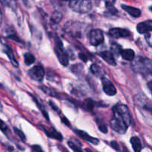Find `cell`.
I'll return each mask as SVG.
<instances>
[{
	"mask_svg": "<svg viewBox=\"0 0 152 152\" xmlns=\"http://www.w3.org/2000/svg\"><path fill=\"white\" fill-rule=\"evenodd\" d=\"M64 31L75 38H82L87 33L88 26L78 21H68L64 27Z\"/></svg>",
	"mask_w": 152,
	"mask_h": 152,
	"instance_id": "1",
	"label": "cell"
},
{
	"mask_svg": "<svg viewBox=\"0 0 152 152\" xmlns=\"http://www.w3.org/2000/svg\"><path fill=\"white\" fill-rule=\"evenodd\" d=\"M79 57H80V58H81V59L84 61V62H87V61H88V58H87V57L86 56L84 53H80Z\"/></svg>",
	"mask_w": 152,
	"mask_h": 152,
	"instance_id": "33",
	"label": "cell"
},
{
	"mask_svg": "<svg viewBox=\"0 0 152 152\" xmlns=\"http://www.w3.org/2000/svg\"><path fill=\"white\" fill-rule=\"evenodd\" d=\"M137 31L140 34H145L152 31V20H146L139 23L137 26Z\"/></svg>",
	"mask_w": 152,
	"mask_h": 152,
	"instance_id": "11",
	"label": "cell"
},
{
	"mask_svg": "<svg viewBox=\"0 0 152 152\" xmlns=\"http://www.w3.org/2000/svg\"><path fill=\"white\" fill-rule=\"evenodd\" d=\"M14 131H15L16 134L18 136V137L20 139V140H23V142L26 141V135H25V134L23 132V131H20V129H18V128H14Z\"/></svg>",
	"mask_w": 152,
	"mask_h": 152,
	"instance_id": "25",
	"label": "cell"
},
{
	"mask_svg": "<svg viewBox=\"0 0 152 152\" xmlns=\"http://www.w3.org/2000/svg\"><path fill=\"white\" fill-rule=\"evenodd\" d=\"M43 131H44V132L46 133V135H47L49 137H50V138L55 139V140H59V141H61V140H63L62 135H61L59 132H58V131H55L54 128H51L49 131V130L45 129L44 128H43Z\"/></svg>",
	"mask_w": 152,
	"mask_h": 152,
	"instance_id": "15",
	"label": "cell"
},
{
	"mask_svg": "<svg viewBox=\"0 0 152 152\" xmlns=\"http://www.w3.org/2000/svg\"><path fill=\"white\" fill-rule=\"evenodd\" d=\"M75 132L78 134L80 137L83 139V140H86V141L92 143V144L94 145H98L99 142V140L98 139L94 138V137H91V136L89 135L88 134H87L86 132L83 131H80V130H75Z\"/></svg>",
	"mask_w": 152,
	"mask_h": 152,
	"instance_id": "13",
	"label": "cell"
},
{
	"mask_svg": "<svg viewBox=\"0 0 152 152\" xmlns=\"http://www.w3.org/2000/svg\"><path fill=\"white\" fill-rule=\"evenodd\" d=\"M0 2H2L4 5H6V6L11 7V8L14 7V0H0Z\"/></svg>",
	"mask_w": 152,
	"mask_h": 152,
	"instance_id": "27",
	"label": "cell"
},
{
	"mask_svg": "<svg viewBox=\"0 0 152 152\" xmlns=\"http://www.w3.org/2000/svg\"><path fill=\"white\" fill-rule=\"evenodd\" d=\"M131 67L140 74H148L152 70V62L146 58L137 57L132 61Z\"/></svg>",
	"mask_w": 152,
	"mask_h": 152,
	"instance_id": "3",
	"label": "cell"
},
{
	"mask_svg": "<svg viewBox=\"0 0 152 152\" xmlns=\"http://www.w3.org/2000/svg\"><path fill=\"white\" fill-rule=\"evenodd\" d=\"M68 145L69 146L70 148H71L72 150L74 152H83L82 150H81V149L78 146L76 145L75 144H74L72 142L69 141L68 142Z\"/></svg>",
	"mask_w": 152,
	"mask_h": 152,
	"instance_id": "26",
	"label": "cell"
},
{
	"mask_svg": "<svg viewBox=\"0 0 152 152\" xmlns=\"http://www.w3.org/2000/svg\"><path fill=\"white\" fill-rule=\"evenodd\" d=\"M2 11L0 9V26L2 24Z\"/></svg>",
	"mask_w": 152,
	"mask_h": 152,
	"instance_id": "36",
	"label": "cell"
},
{
	"mask_svg": "<svg viewBox=\"0 0 152 152\" xmlns=\"http://www.w3.org/2000/svg\"><path fill=\"white\" fill-rule=\"evenodd\" d=\"M102 79V89H103V91L106 93L107 95L110 96H115L116 94V89L115 87V86L113 85L112 82L110 81L109 79H107L105 77L101 78Z\"/></svg>",
	"mask_w": 152,
	"mask_h": 152,
	"instance_id": "9",
	"label": "cell"
},
{
	"mask_svg": "<svg viewBox=\"0 0 152 152\" xmlns=\"http://www.w3.org/2000/svg\"><path fill=\"white\" fill-rule=\"evenodd\" d=\"M99 56L105 61V62L107 63L109 65L115 66L116 65V60L113 57V54L111 52H108V51H104V52H100L99 54Z\"/></svg>",
	"mask_w": 152,
	"mask_h": 152,
	"instance_id": "12",
	"label": "cell"
},
{
	"mask_svg": "<svg viewBox=\"0 0 152 152\" xmlns=\"http://www.w3.org/2000/svg\"><path fill=\"white\" fill-rule=\"evenodd\" d=\"M131 143L134 152H141L142 147V144H141V142H140V140L138 138V137H131Z\"/></svg>",
	"mask_w": 152,
	"mask_h": 152,
	"instance_id": "17",
	"label": "cell"
},
{
	"mask_svg": "<svg viewBox=\"0 0 152 152\" xmlns=\"http://www.w3.org/2000/svg\"><path fill=\"white\" fill-rule=\"evenodd\" d=\"M109 35L113 38L128 37L131 35V32L125 28H114L109 30Z\"/></svg>",
	"mask_w": 152,
	"mask_h": 152,
	"instance_id": "10",
	"label": "cell"
},
{
	"mask_svg": "<svg viewBox=\"0 0 152 152\" xmlns=\"http://www.w3.org/2000/svg\"><path fill=\"white\" fill-rule=\"evenodd\" d=\"M113 117L119 120L122 121L128 127L131 124V111L125 104H118L113 107Z\"/></svg>",
	"mask_w": 152,
	"mask_h": 152,
	"instance_id": "2",
	"label": "cell"
},
{
	"mask_svg": "<svg viewBox=\"0 0 152 152\" xmlns=\"http://www.w3.org/2000/svg\"><path fill=\"white\" fill-rule=\"evenodd\" d=\"M64 1H67V0H64Z\"/></svg>",
	"mask_w": 152,
	"mask_h": 152,
	"instance_id": "41",
	"label": "cell"
},
{
	"mask_svg": "<svg viewBox=\"0 0 152 152\" xmlns=\"http://www.w3.org/2000/svg\"><path fill=\"white\" fill-rule=\"evenodd\" d=\"M120 55H122V58L128 61H132L135 58V53L132 49H124L120 52Z\"/></svg>",
	"mask_w": 152,
	"mask_h": 152,
	"instance_id": "16",
	"label": "cell"
},
{
	"mask_svg": "<svg viewBox=\"0 0 152 152\" xmlns=\"http://www.w3.org/2000/svg\"><path fill=\"white\" fill-rule=\"evenodd\" d=\"M98 127H99V131L103 133V134H107V127L103 122L100 121V122H98Z\"/></svg>",
	"mask_w": 152,
	"mask_h": 152,
	"instance_id": "24",
	"label": "cell"
},
{
	"mask_svg": "<svg viewBox=\"0 0 152 152\" xmlns=\"http://www.w3.org/2000/svg\"><path fill=\"white\" fill-rule=\"evenodd\" d=\"M90 70H91V72L93 73L94 75H96V77H99V78H103L104 77V70L101 68L99 66H98L97 64H92L91 66H90Z\"/></svg>",
	"mask_w": 152,
	"mask_h": 152,
	"instance_id": "18",
	"label": "cell"
},
{
	"mask_svg": "<svg viewBox=\"0 0 152 152\" xmlns=\"http://www.w3.org/2000/svg\"><path fill=\"white\" fill-rule=\"evenodd\" d=\"M145 39L147 43H148V45L152 47V33L151 32H149V33L145 34Z\"/></svg>",
	"mask_w": 152,
	"mask_h": 152,
	"instance_id": "28",
	"label": "cell"
},
{
	"mask_svg": "<svg viewBox=\"0 0 152 152\" xmlns=\"http://www.w3.org/2000/svg\"><path fill=\"white\" fill-rule=\"evenodd\" d=\"M110 125L111 128L114 131H116V132L119 133L120 134H125L128 128L124 122L119 120V119H116L115 117H113L110 119Z\"/></svg>",
	"mask_w": 152,
	"mask_h": 152,
	"instance_id": "8",
	"label": "cell"
},
{
	"mask_svg": "<svg viewBox=\"0 0 152 152\" xmlns=\"http://www.w3.org/2000/svg\"><path fill=\"white\" fill-rule=\"evenodd\" d=\"M4 51H5V54H6V55H8V58H9L11 64H12L14 66H18V62H17V61L16 60L15 56H14V52H13L12 49H10L8 46H6V48H5V49Z\"/></svg>",
	"mask_w": 152,
	"mask_h": 152,
	"instance_id": "19",
	"label": "cell"
},
{
	"mask_svg": "<svg viewBox=\"0 0 152 152\" xmlns=\"http://www.w3.org/2000/svg\"><path fill=\"white\" fill-rule=\"evenodd\" d=\"M24 61L26 65H31L35 62V58L30 52H26L24 55Z\"/></svg>",
	"mask_w": 152,
	"mask_h": 152,
	"instance_id": "20",
	"label": "cell"
},
{
	"mask_svg": "<svg viewBox=\"0 0 152 152\" xmlns=\"http://www.w3.org/2000/svg\"><path fill=\"white\" fill-rule=\"evenodd\" d=\"M2 110V104L1 102V100H0V112Z\"/></svg>",
	"mask_w": 152,
	"mask_h": 152,
	"instance_id": "38",
	"label": "cell"
},
{
	"mask_svg": "<svg viewBox=\"0 0 152 152\" xmlns=\"http://www.w3.org/2000/svg\"><path fill=\"white\" fill-rule=\"evenodd\" d=\"M122 8L124 11H126L128 14H130L133 17H139L141 15V11H140V9L137 8L126 5H122Z\"/></svg>",
	"mask_w": 152,
	"mask_h": 152,
	"instance_id": "14",
	"label": "cell"
},
{
	"mask_svg": "<svg viewBox=\"0 0 152 152\" xmlns=\"http://www.w3.org/2000/svg\"><path fill=\"white\" fill-rule=\"evenodd\" d=\"M32 148H33V150L35 152H43L42 148L40 147V145H33L32 146Z\"/></svg>",
	"mask_w": 152,
	"mask_h": 152,
	"instance_id": "32",
	"label": "cell"
},
{
	"mask_svg": "<svg viewBox=\"0 0 152 152\" xmlns=\"http://www.w3.org/2000/svg\"><path fill=\"white\" fill-rule=\"evenodd\" d=\"M115 1H116V0H104L105 5H106L107 8L113 6L114 3H115Z\"/></svg>",
	"mask_w": 152,
	"mask_h": 152,
	"instance_id": "31",
	"label": "cell"
},
{
	"mask_svg": "<svg viewBox=\"0 0 152 152\" xmlns=\"http://www.w3.org/2000/svg\"><path fill=\"white\" fill-rule=\"evenodd\" d=\"M40 89H41V90H43L44 93H46V94L49 95V96H53V97H56V98L59 97V95H58V93H57L55 90H52V89H49V87L42 86V87H40Z\"/></svg>",
	"mask_w": 152,
	"mask_h": 152,
	"instance_id": "21",
	"label": "cell"
},
{
	"mask_svg": "<svg viewBox=\"0 0 152 152\" xmlns=\"http://www.w3.org/2000/svg\"><path fill=\"white\" fill-rule=\"evenodd\" d=\"M123 152H129L128 149L125 145H123Z\"/></svg>",
	"mask_w": 152,
	"mask_h": 152,
	"instance_id": "37",
	"label": "cell"
},
{
	"mask_svg": "<svg viewBox=\"0 0 152 152\" xmlns=\"http://www.w3.org/2000/svg\"><path fill=\"white\" fill-rule=\"evenodd\" d=\"M63 152H67V151H66V149H64V150H63Z\"/></svg>",
	"mask_w": 152,
	"mask_h": 152,
	"instance_id": "39",
	"label": "cell"
},
{
	"mask_svg": "<svg viewBox=\"0 0 152 152\" xmlns=\"http://www.w3.org/2000/svg\"><path fill=\"white\" fill-rule=\"evenodd\" d=\"M0 130L2 131H6L8 130V126L2 119H0Z\"/></svg>",
	"mask_w": 152,
	"mask_h": 152,
	"instance_id": "29",
	"label": "cell"
},
{
	"mask_svg": "<svg viewBox=\"0 0 152 152\" xmlns=\"http://www.w3.org/2000/svg\"><path fill=\"white\" fill-rule=\"evenodd\" d=\"M84 107L87 110H93L95 107V102L92 99H87L84 102Z\"/></svg>",
	"mask_w": 152,
	"mask_h": 152,
	"instance_id": "22",
	"label": "cell"
},
{
	"mask_svg": "<svg viewBox=\"0 0 152 152\" xmlns=\"http://www.w3.org/2000/svg\"><path fill=\"white\" fill-rule=\"evenodd\" d=\"M70 8L75 12L86 14L92 9V2L90 0H69Z\"/></svg>",
	"mask_w": 152,
	"mask_h": 152,
	"instance_id": "4",
	"label": "cell"
},
{
	"mask_svg": "<svg viewBox=\"0 0 152 152\" xmlns=\"http://www.w3.org/2000/svg\"><path fill=\"white\" fill-rule=\"evenodd\" d=\"M28 75L34 81L40 82L44 78L45 70L42 66H35L29 70Z\"/></svg>",
	"mask_w": 152,
	"mask_h": 152,
	"instance_id": "7",
	"label": "cell"
},
{
	"mask_svg": "<svg viewBox=\"0 0 152 152\" xmlns=\"http://www.w3.org/2000/svg\"><path fill=\"white\" fill-rule=\"evenodd\" d=\"M55 52L59 60L60 63L63 66H67L69 64V57L67 53L65 52L63 43L59 38L57 37L55 40Z\"/></svg>",
	"mask_w": 152,
	"mask_h": 152,
	"instance_id": "5",
	"label": "cell"
},
{
	"mask_svg": "<svg viewBox=\"0 0 152 152\" xmlns=\"http://www.w3.org/2000/svg\"><path fill=\"white\" fill-rule=\"evenodd\" d=\"M88 39L92 46H97L103 43L104 37L103 32L100 29H93L89 32Z\"/></svg>",
	"mask_w": 152,
	"mask_h": 152,
	"instance_id": "6",
	"label": "cell"
},
{
	"mask_svg": "<svg viewBox=\"0 0 152 152\" xmlns=\"http://www.w3.org/2000/svg\"><path fill=\"white\" fill-rule=\"evenodd\" d=\"M62 122H63V123L65 124L66 125H67V126H69V127L70 126V122H69V121L68 119H67L66 117L62 118Z\"/></svg>",
	"mask_w": 152,
	"mask_h": 152,
	"instance_id": "34",
	"label": "cell"
},
{
	"mask_svg": "<svg viewBox=\"0 0 152 152\" xmlns=\"http://www.w3.org/2000/svg\"><path fill=\"white\" fill-rule=\"evenodd\" d=\"M110 145L111 147L113 148V149H115L116 151H119V145H118V143L116 142V141H111L110 142Z\"/></svg>",
	"mask_w": 152,
	"mask_h": 152,
	"instance_id": "30",
	"label": "cell"
},
{
	"mask_svg": "<svg viewBox=\"0 0 152 152\" xmlns=\"http://www.w3.org/2000/svg\"><path fill=\"white\" fill-rule=\"evenodd\" d=\"M61 19H62V14L60 12H58V11H55V12L52 14L51 20H52V21L54 22L55 23H59V22L61 21Z\"/></svg>",
	"mask_w": 152,
	"mask_h": 152,
	"instance_id": "23",
	"label": "cell"
},
{
	"mask_svg": "<svg viewBox=\"0 0 152 152\" xmlns=\"http://www.w3.org/2000/svg\"><path fill=\"white\" fill-rule=\"evenodd\" d=\"M150 10H151V11H152V6H151V8H150Z\"/></svg>",
	"mask_w": 152,
	"mask_h": 152,
	"instance_id": "40",
	"label": "cell"
},
{
	"mask_svg": "<svg viewBox=\"0 0 152 152\" xmlns=\"http://www.w3.org/2000/svg\"><path fill=\"white\" fill-rule=\"evenodd\" d=\"M49 104H50L51 107H52L53 108L54 110H57V111L58 110V108L57 107H56V105L55 104V103H54L53 102H52V101H51V102H49Z\"/></svg>",
	"mask_w": 152,
	"mask_h": 152,
	"instance_id": "35",
	"label": "cell"
}]
</instances>
